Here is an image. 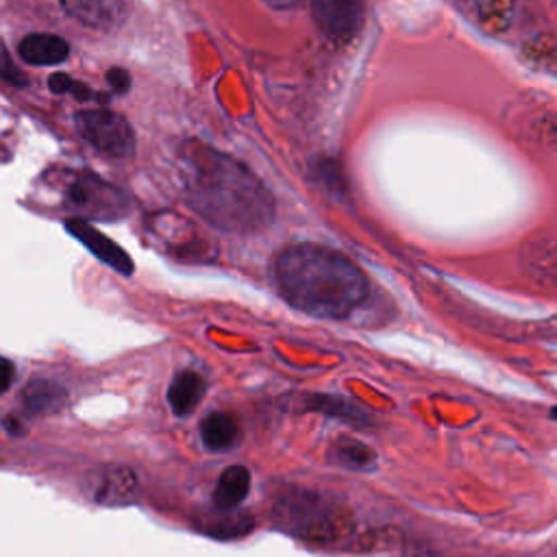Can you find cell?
Returning a JSON list of instances; mask_svg holds the SVG:
<instances>
[{
  "mask_svg": "<svg viewBox=\"0 0 557 557\" xmlns=\"http://www.w3.org/2000/svg\"><path fill=\"white\" fill-rule=\"evenodd\" d=\"M136 494H138V481L134 472H129L127 468H118L103 477L97 498L107 505H127L136 498Z\"/></svg>",
  "mask_w": 557,
  "mask_h": 557,
  "instance_id": "cell-14",
  "label": "cell"
},
{
  "mask_svg": "<svg viewBox=\"0 0 557 557\" xmlns=\"http://www.w3.org/2000/svg\"><path fill=\"white\" fill-rule=\"evenodd\" d=\"M16 379V366L12 359L0 357V394H5Z\"/></svg>",
  "mask_w": 557,
  "mask_h": 557,
  "instance_id": "cell-22",
  "label": "cell"
},
{
  "mask_svg": "<svg viewBox=\"0 0 557 557\" xmlns=\"http://www.w3.org/2000/svg\"><path fill=\"white\" fill-rule=\"evenodd\" d=\"M64 12L97 31H114L125 21V0H60Z\"/></svg>",
  "mask_w": 557,
  "mask_h": 557,
  "instance_id": "cell-8",
  "label": "cell"
},
{
  "mask_svg": "<svg viewBox=\"0 0 557 557\" xmlns=\"http://www.w3.org/2000/svg\"><path fill=\"white\" fill-rule=\"evenodd\" d=\"M220 511L223 514H218L212 522H207L203 527L205 533L220 537V540H229V537H238V535H244L251 531L253 520L246 514H240L233 509H220Z\"/></svg>",
  "mask_w": 557,
  "mask_h": 557,
  "instance_id": "cell-17",
  "label": "cell"
},
{
  "mask_svg": "<svg viewBox=\"0 0 557 557\" xmlns=\"http://www.w3.org/2000/svg\"><path fill=\"white\" fill-rule=\"evenodd\" d=\"M275 277L283 296L316 318L340 320L370 292L357 264L320 244H294L281 251L275 259Z\"/></svg>",
  "mask_w": 557,
  "mask_h": 557,
  "instance_id": "cell-2",
  "label": "cell"
},
{
  "mask_svg": "<svg viewBox=\"0 0 557 557\" xmlns=\"http://www.w3.org/2000/svg\"><path fill=\"white\" fill-rule=\"evenodd\" d=\"M251 490V472L244 466H229L214 490V503L218 509H236Z\"/></svg>",
  "mask_w": 557,
  "mask_h": 557,
  "instance_id": "cell-12",
  "label": "cell"
},
{
  "mask_svg": "<svg viewBox=\"0 0 557 557\" xmlns=\"http://www.w3.org/2000/svg\"><path fill=\"white\" fill-rule=\"evenodd\" d=\"M329 459L336 466L351 470H366L375 464V451L353 438H340L329 448Z\"/></svg>",
  "mask_w": 557,
  "mask_h": 557,
  "instance_id": "cell-15",
  "label": "cell"
},
{
  "mask_svg": "<svg viewBox=\"0 0 557 557\" xmlns=\"http://www.w3.org/2000/svg\"><path fill=\"white\" fill-rule=\"evenodd\" d=\"M0 79H5L8 84L16 86V88H25L27 86V77L23 75V71H18V66L14 64L5 42H0Z\"/></svg>",
  "mask_w": 557,
  "mask_h": 557,
  "instance_id": "cell-20",
  "label": "cell"
},
{
  "mask_svg": "<svg viewBox=\"0 0 557 557\" xmlns=\"http://www.w3.org/2000/svg\"><path fill=\"white\" fill-rule=\"evenodd\" d=\"M524 259L529 275H533L540 283H557V249L553 246V242L531 244Z\"/></svg>",
  "mask_w": 557,
  "mask_h": 557,
  "instance_id": "cell-16",
  "label": "cell"
},
{
  "mask_svg": "<svg viewBox=\"0 0 557 557\" xmlns=\"http://www.w3.org/2000/svg\"><path fill=\"white\" fill-rule=\"evenodd\" d=\"M550 416H553V418H555V420H557V407H555V409H553V412H550Z\"/></svg>",
  "mask_w": 557,
  "mask_h": 557,
  "instance_id": "cell-27",
  "label": "cell"
},
{
  "mask_svg": "<svg viewBox=\"0 0 557 557\" xmlns=\"http://www.w3.org/2000/svg\"><path fill=\"white\" fill-rule=\"evenodd\" d=\"M66 203L77 214L99 220L121 218L127 214L129 205L123 190L97 179L94 175L77 177L66 192Z\"/></svg>",
  "mask_w": 557,
  "mask_h": 557,
  "instance_id": "cell-5",
  "label": "cell"
},
{
  "mask_svg": "<svg viewBox=\"0 0 557 557\" xmlns=\"http://www.w3.org/2000/svg\"><path fill=\"white\" fill-rule=\"evenodd\" d=\"M77 129L97 151L110 157H131L136 153V136L131 125L107 110L77 114Z\"/></svg>",
  "mask_w": 557,
  "mask_h": 557,
  "instance_id": "cell-4",
  "label": "cell"
},
{
  "mask_svg": "<svg viewBox=\"0 0 557 557\" xmlns=\"http://www.w3.org/2000/svg\"><path fill=\"white\" fill-rule=\"evenodd\" d=\"M205 396V381L194 370L179 372L168 388V403L177 416L192 414Z\"/></svg>",
  "mask_w": 557,
  "mask_h": 557,
  "instance_id": "cell-11",
  "label": "cell"
},
{
  "mask_svg": "<svg viewBox=\"0 0 557 557\" xmlns=\"http://www.w3.org/2000/svg\"><path fill=\"white\" fill-rule=\"evenodd\" d=\"M201 438L210 451H229L240 438V427L231 414L214 412L201 422Z\"/></svg>",
  "mask_w": 557,
  "mask_h": 557,
  "instance_id": "cell-13",
  "label": "cell"
},
{
  "mask_svg": "<svg viewBox=\"0 0 557 557\" xmlns=\"http://www.w3.org/2000/svg\"><path fill=\"white\" fill-rule=\"evenodd\" d=\"M66 229L71 236H75L94 257H99L103 264L114 268L121 275H131L134 273V262L127 255L125 249H121L114 240L103 236L99 229H94L88 220L84 218H71L66 223Z\"/></svg>",
  "mask_w": 557,
  "mask_h": 557,
  "instance_id": "cell-7",
  "label": "cell"
},
{
  "mask_svg": "<svg viewBox=\"0 0 557 557\" xmlns=\"http://www.w3.org/2000/svg\"><path fill=\"white\" fill-rule=\"evenodd\" d=\"M316 177L318 181L331 190L333 194H344L346 188H344V179H342V170L336 162L331 160H318V166H316Z\"/></svg>",
  "mask_w": 557,
  "mask_h": 557,
  "instance_id": "cell-19",
  "label": "cell"
},
{
  "mask_svg": "<svg viewBox=\"0 0 557 557\" xmlns=\"http://www.w3.org/2000/svg\"><path fill=\"white\" fill-rule=\"evenodd\" d=\"M188 201L212 225L251 233L264 229L275 214L266 186L240 162L207 147L190 144Z\"/></svg>",
  "mask_w": 557,
  "mask_h": 557,
  "instance_id": "cell-1",
  "label": "cell"
},
{
  "mask_svg": "<svg viewBox=\"0 0 557 557\" xmlns=\"http://www.w3.org/2000/svg\"><path fill=\"white\" fill-rule=\"evenodd\" d=\"M277 516L283 518V524L292 529V533L305 537H331L344 529V516L327 501L309 494L286 498Z\"/></svg>",
  "mask_w": 557,
  "mask_h": 557,
  "instance_id": "cell-3",
  "label": "cell"
},
{
  "mask_svg": "<svg viewBox=\"0 0 557 557\" xmlns=\"http://www.w3.org/2000/svg\"><path fill=\"white\" fill-rule=\"evenodd\" d=\"M309 409L314 412H322L327 416H336L340 420H349V422H357L364 425L366 416L359 407L351 405L349 401L340 398V396H329V394H316L309 398Z\"/></svg>",
  "mask_w": 557,
  "mask_h": 557,
  "instance_id": "cell-18",
  "label": "cell"
},
{
  "mask_svg": "<svg viewBox=\"0 0 557 557\" xmlns=\"http://www.w3.org/2000/svg\"><path fill=\"white\" fill-rule=\"evenodd\" d=\"M49 86H51V90H53L55 94H66V92H71L73 79H71L68 75H64V73H58V75H53V77L49 79Z\"/></svg>",
  "mask_w": 557,
  "mask_h": 557,
  "instance_id": "cell-23",
  "label": "cell"
},
{
  "mask_svg": "<svg viewBox=\"0 0 557 557\" xmlns=\"http://www.w3.org/2000/svg\"><path fill=\"white\" fill-rule=\"evenodd\" d=\"M268 3L275 5V8H279V10H286V8H294V5L303 3V0H268Z\"/></svg>",
  "mask_w": 557,
  "mask_h": 557,
  "instance_id": "cell-26",
  "label": "cell"
},
{
  "mask_svg": "<svg viewBox=\"0 0 557 557\" xmlns=\"http://www.w3.org/2000/svg\"><path fill=\"white\" fill-rule=\"evenodd\" d=\"M68 403V390L51 379H34L23 388V405L34 416L58 414Z\"/></svg>",
  "mask_w": 557,
  "mask_h": 557,
  "instance_id": "cell-10",
  "label": "cell"
},
{
  "mask_svg": "<svg viewBox=\"0 0 557 557\" xmlns=\"http://www.w3.org/2000/svg\"><path fill=\"white\" fill-rule=\"evenodd\" d=\"M5 427H8V431L10 433H14V435H21L23 433V422L18 420V418H5Z\"/></svg>",
  "mask_w": 557,
  "mask_h": 557,
  "instance_id": "cell-25",
  "label": "cell"
},
{
  "mask_svg": "<svg viewBox=\"0 0 557 557\" xmlns=\"http://www.w3.org/2000/svg\"><path fill=\"white\" fill-rule=\"evenodd\" d=\"M107 84L112 86V90L116 94H127L129 88H131V77H129V73L125 68H112L107 73Z\"/></svg>",
  "mask_w": 557,
  "mask_h": 557,
  "instance_id": "cell-21",
  "label": "cell"
},
{
  "mask_svg": "<svg viewBox=\"0 0 557 557\" xmlns=\"http://www.w3.org/2000/svg\"><path fill=\"white\" fill-rule=\"evenodd\" d=\"M71 92H73V94H75L79 101H88V99H94V92H92L88 86H84V84H79V81H75V79H73Z\"/></svg>",
  "mask_w": 557,
  "mask_h": 557,
  "instance_id": "cell-24",
  "label": "cell"
},
{
  "mask_svg": "<svg viewBox=\"0 0 557 557\" xmlns=\"http://www.w3.org/2000/svg\"><path fill=\"white\" fill-rule=\"evenodd\" d=\"M312 18L325 38L344 45L362 31L366 8L364 0H312Z\"/></svg>",
  "mask_w": 557,
  "mask_h": 557,
  "instance_id": "cell-6",
  "label": "cell"
},
{
  "mask_svg": "<svg viewBox=\"0 0 557 557\" xmlns=\"http://www.w3.org/2000/svg\"><path fill=\"white\" fill-rule=\"evenodd\" d=\"M18 53L31 66H60L71 58V47L60 36L31 34L23 38Z\"/></svg>",
  "mask_w": 557,
  "mask_h": 557,
  "instance_id": "cell-9",
  "label": "cell"
}]
</instances>
